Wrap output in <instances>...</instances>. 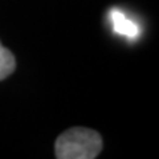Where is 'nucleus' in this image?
Returning <instances> with one entry per match:
<instances>
[{"label":"nucleus","instance_id":"nucleus-1","mask_svg":"<svg viewBox=\"0 0 159 159\" xmlns=\"http://www.w3.org/2000/svg\"><path fill=\"white\" fill-rule=\"evenodd\" d=\"M101 150V135L85 127H73L64 131L54 145V152L58 159H93Z\"/></svg>","mask_w":159,"mask_h":159},{"label":"nucleus","instance_id":"nucleus-2","mask_svg":"<svg viewBox=\"0 0 159 159\" xmlns=\"http://www.w3.org/2000/svg\"><path fill=\"white\" fill-rule=\"evenodd\" d=\"M109 19L111 23L113 32L130 40H135L141 34V28L134 20L129 19L125 12L118 8H113L109 12Z\"/></svg>","mask_w":159,"mask_h":159},{"label":"nucleus","instance_id":"nucleus-3","mask_svg":"<svg viewBox=\"0 0 159 159\" xmlns=\"http://www.w3.org/2000/svg\"><path fill=\"white\" fill-rule=\"evenodd\" d=\"M15 66H16V61L13 54L0 44V80L8 77L15 70Z\"/></svg>","mask_w":159,"mask_h":159}]
</instances>
